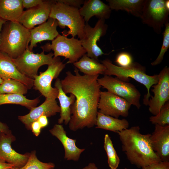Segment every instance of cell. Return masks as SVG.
Returning a JSON list of instances; mask_svg holds the SVG:
<instances>
[{"label":"cell","mask_w":169,"mask_h":169,"mask_svg":"<svg viewBox=\"0 0 169 169\" xmlns=\"http://www.w3.org/2000/svg\"><path fill=\"white\" fill-rule=\"evenodd\" d=\"M79 71L75 67L74 74L67 71L65 78L61 80L64 92L75 97L71 106L72 115L68 124L69 129L74 131L95 125L101 91L97 81L99 75H81Z\"/></svg>","instance_id":"cell-1"},{"label":"cell","mask_w":169,"mask_h":169,"mask_svg":"<svg viewBox=\"0 0 169 169\" xmlns=\"http://www.w3.org/2000/svg\"><path fill=\"white\" fill-rule=\"evenodd\" d=\"M117 133L122 150L131 164L142 168L161 161L152 148L151 134H141L139 126H132Z\"/></svg>","instance_id":"cell-2"},{"label":"cell","mask_w":169,"mask_h":169,"mask_svg":"<svg viewBox=\"0 0 169 169\" xmlns=\"http://www.w3.org/2000/svg\"><path fill=\"white\" fill-rule=\"evenodd\" d=\"M30 41L29 30L18 22L6 21L1 33L0 50L14 59L22 54Z\"/></svg>","instance_id":"cell-3"},{"label":"cell","mask_w":169,"mask_h":169,"mask_svg":"<svg viewBox=\"0 0 169 169\" xmlns=\"http://www.w3.org/2000/svg\"><path fill=\"white\" fill-rule=\"evenodd\" d=\"M102 64L106 68L104 75H114L119 79L127 82H129L130 78L144 85L147 89V93L144 96L143 103L147 105L151 96L150 88L157 83L158 74L152 76L148 75L146 73L145 67L136 62H133L131 65L125 67L116 65L108 59L103 60Z\"/></svg>","instance_id":"cell-4"},{"label":"cell","mask_w":169,"mask_h":169,"mask_svg":"<svg viewBox=\"0 0 169 169\" xmlns=\"http://www.w3.org/2000/svg\"><path fill=\"white\" fill-rule=\"evenodd\" d=\"M49 18L56 19L58 25L62 28L67 27L69 30L64 31L63 35L67 37L77 36L81 40L84 37V28L85 24L83 18L80 15L79 9L55 0L51 8Z\"/></svg>","instance_id":"cell-5"},{"label":"cell","mask_w":169,"mask_h":169,"mask_svg":"<svg viewBox=\"0 0 169 169\" xmlns=\"http://www.w3.org/2000/svg\"><path fill=\"white\" fill-rule=\"evenodd\" d=\"M40 47L44 52L53 51L54 58L62 56L65 59H68L66 64H73L77 62L86 53L80 40L73 37L69 38L60 34L51 43H47Z\"/></svg>","instance_id":"cell-6"},{"label":"cell","mask_w":169,"mask_h":169,"mask_svg":"<svg viewBox=\"0 0 169 169\" xmlns=\"http://www.w3.org/2000/svg\"><path fill=\"white\" fill-rule=\"evenodd\" d=\"M53 57L52 52L45 54L43 51L40 53L35 54L28 47L22 54L13 60L21 73L34 79L38 75V71L40 67L44 65H49L55 61L56 58Z\"/></svg>","instance_id":"cell-7"},{"label":"cell","mask_w":169,"mask_h":169,"mask_svg":"<svg viewBox=\"0 0 169 169\" xmlns=\"http://www.w3.org/2000/svg\"><path fill=\"white\" fill-rule=\"evenodd\" d=\"M97 81L101 86L108 91L124 99L138 109L141 107V94L133 84L107 75L98 78Z\"/></svg>","instance_id":"cell-8"},{"label":"cell","mask_w":169,"mask_h":169,"mask_svg":"<svg viewBox=\"0 0 169 169\" xmlns=\"http://www.w3.org/2000/svg\"><path fill=\"white\" fill-rule=\"evenodd\" d=\"M166 0H146L140 18L142 22L159 34L168 21L169 10L165 5Z\"/></svg>","instance_id":"cell-9"},{"label":"cell","mask_w":169,"mask_h":169,"mask_svg":"<svg viewBox=\"0 0 169 169\" xmlns=\"http://www.w3.org/2000/svg\"><path fill=\"white\" fill-rule=\"evenodd\" d=\"M66 65L61 61L59 57H57L54 63L48 65L45 71L40 72L35 78L33 88L38 90L45 98L56 100L58 91L56 88L52 86L51 83L54 79L58 78Z\"/></svg>","instance_id":"cell-10"},{"label":"cell","mask_w":169,"mask_h":169,"mask_svg":"<svg viewBox=\"0 0 169 169\" xmlns=\"http://www.w3.org/2000/svg\"><path fill=\"white\" fill-rule=\"evenodd\" d=\"M105 20L100 19L94 27L86 23L84 28V37L81 40V45L86 51V55L90 58L98 61L99 56L105 54L97 45L101 37L106 33L107 25Z\"/></svg>","instance_id":"cell-11"},{"label":"cell","mask_w":169,"mask_h":169,"mask_svg":"<svg viewBox=\"0 0 169 169\" xmlns=\"http://www.w3.org/2000/svg\"><path fill=\"white\" fill-rule=\"evenodd\" d=\"M131 105L124 99L108 91H101L98 108L99 112L118 118L129 115Z\"/></svg>","instance_id":"cell-12"},{"label":"cell","mask_w":169,"mask_h":169,"mask_svg":"<svg viewBox=\"0 0 169 169\" xmlns=\"http://www.w3.org/2000/svg\"><path fill=\"white\" fill-rule=\"evenodd\" d=\"M157 83L153 85L151 96L147 105L150 112L153 115H157L161 107L169 100V68L165 66L158 74Z\"/></svg>","instance_id":"cell-13"},{"label":"cell","mask_w":169,"mask_h":169,"mask_svg":"<svg viewBox=\"0 0 169 169\" xmlns=\"http://www.w3.org/2000/svg\"><path fill=\"white\" fill-rule=\"evenodd\" d=\"M55 0H43L33 8L23 11L18 22L29 30L46 22L49 18Z\"/></svg>","instance_id":"cell-14"},{"label":"cell","mask_w":169,"mask_h":169,"mask_svg":"<svg viewBox=\"0 0 169 169\" xmlns=\"http://www.w3.org/2000/svg\"><path fill=\"white\" fill-rule=\"evenodd\" d=\"M15 140L12 132L0 135V160L13 165L18 169L26 164L30 153L21 154L13 149L11 144Z\"/></svg>","instance_id":"cell-15"},{"label":"cell","mask_w":169,"mask_h":169,"mask_svg":"<svg viewBox=\"0 0 169 169\" xmlns=\"http://www.w3.org/2000/svg\"><path fill=\"white\" fill-rule=\"evenodd\" d=\"M152 148L162 161H169V125H155L150 137Z\"/></svg>","instance_id":"cell-16"},{"label":"cell","mask_w":169,"mask_h":169,"mask_svg":"<svg viewBox=\"0 0 169 169\" xmlns=\"http://www.w3.org/2000/svg\"><path fill=\"white\" fill-rule=\"evenodd\" d=\"M60 112V106L56 100L46 98L45 101L40 105L33 108L26 115L19 116L18 119L24 125L26 128L30 130L32 123L37 120L40 116L44 115L47 117H50Z\"/></svg>","instance_id":"cell-17"},{"label":"cell","mask_w":169,"mask_h":169,"mask_svg":"<svg viewBox=\"0 0 169 169\" xmlns=\"http://www.w3.org/2000/svg\"><path fill=\"white\" fill-rule=\"evenodd\" d=\"M58 22L49 18L45 23L29 30L30 41L28 48L31 51L36 47L38 43L44 40L52 41L59 34L57 30Z\"/></svg>","instance_id":"cell-18"},{"label":"cell","mask_w":169,"mask_h":169,"mask_svg":"<svg viewBox=\"0 0 169 169\" xmlns=\"http://www.w3.org/2000/svg\"><path fill=\"white\" fill-rule=\"evenodd\" d=\"M0 77L17 80L25 85L28 89L33 85L34 79L21 73L16 68L13 59L0 50Z\"/></svg>","instance_id":"cell-19"},{"label":"cell","mask_w":169,"mask_h":169,"mask_svg":"<svg viewBox=\"0 0 169 169\" xmlns=\"http://www.w3.org/2000/svg\"><path fill=\"white\" fill-rule=\"evenodd\" d=\"M49 131L62 144L64 149V159L67 161H79L81 154L85 150V149H80L76 146V140L67 136L66 132L62 125H55Z\"/></svg>","instance_id":"cell-20"},{"label":"cell","mask_w":169,"mask_h":169,"mask_svg":"<svg viewBox=\"0 0 169 169\" xmlns=\"http://www.w3.org/2000/svg\"><path fill=\"white\" fill-rule=\"evenodd\" d=\"M83 5L79 11L86 23H88L93 16H95L99 19L105 20L110 17L112 10L108 5L101 0H84Z\"/></svg>","instance_id":"cell-21"},{"label":"cell","mask_w":169,"mask_h":169,"mask_svg":"<svg viewBox=\"0 0 169 169\" xmlns=\"http://www.w3.org/2000/svg\"><path fill=\"white\" fill-rule=\"evenodd\" d=\"M54 86L58 91L57 98L60 109V117L58 120V123L61 124L64 123L66 125L68 124L71 118V106L74 103L75 97L71 94L69 96L66 95L62 90L61 80L59 78L56 79Z\"/></svg>","instance_id":"cell-22"},{"label":"cell","mask_w":169,"mask_h":169,"mask_svg":"<svg viewBox=\"0 0 169 169\" xmlns=\"http://www.w3.org/2000/svg\"><path fill=\"white\" fill-rule=\"evenodd\" d=\"M95 125L96 128L118 133L128 128L129 123L125 119H120L98 111Z\"/></svg>","instance_id":"cell-23"},{"label":"cell","mask_w":169,"mask_h":169,"mask_svg":"<svg viewBox=\"0 0 169 169\" xmlns=\"http://www.w3.org/2000/svg\"><path fill=\"white\" fill-rule=\"evenodd\" d=\"M23 8L22 0H0V18L7 21L18 22Z\"/></svg>","instance_id":"cell-24"},{"label":"cell","mask_w":169,"mask_h":169,"mask_svg":"<svg viewBox=\"0 0 169 169\" xmlns=\"http://www.w3.org/2000/svg\"><path fill=\"white\" fill-rule=\"evenodd\" d=\"M146 0H107L111 10H123L138 18L141 17Z\"/></svg>","instance_id":"cell-25"},{"label":"cell","mask_w":169,"mask_h":169,"mask_svg":"<svg viewBox=\"0 0 169 169\" xmlns=\"http://www.w3.org/2000/svg\"><path fill=\"white\" fill-rule=\"evenodd\" d=\"M75 67L84 75L94 76L104 74L106 68L98 61L88 57L85 54L77 62L73 64Z\"/></svg>","instance_id":"cell-26"},{"label":"cell","mask_w":169,"mask_h":169,"mask_svg":"<svg viewBox=\"0 0 169 169\" xmlns=\"http://www.w3.org/2000/svg\"><path fill=\"white\" fill-rule=\"evenodd\" d=\"M38 98L30 100L23 95L18 94H0V105L5 104L20 105L30 110L39 102Z\"/></svg>","instance_id":"cell-27"},{"label":"cell","mask_w":169,"mask_h":169,"mask_svg":"<svg viewBox=\"0 0 169 169\" xmlns=\"http://www.w3.org/2000/svg\"><path fill=\"white\" fill-rule=\"evenodd\" d=\"M28 87L22 83L15 79H8L3 80L0 85V94H26Z\"/></svg>","instance_id":"cell-28"},{"label":"cell","mask_w":169,"mask_h":169,"mask_svg":"<svg viewBox=\"0 0 169 169\" xmlns=\"http://www.w3.org/2000/svg\"><path fill=\"white\" fill-rule=\"evenodd\" d=\"M104 148L107 154L109 167L111 169H117L120 163V160L108 134H106L105 136Z\"/></svg>","instance_id":"cell-29"},{"label":"cell","mask_w":169,"mask_h":169,"mask_svg":"<svg viewBox=\"0 0 169 169\" xmlns=\"http://www.w3.org/2000/svg\"><path fill=\"white\" fill-rule=\"evenodd\" d=\"M55 164L52 162H44L39 161L36 155L35 151L30 153L29 158L26 164L18 169H53Z\"/></svg>","instance_id":"cell-30"},{"label":"cell","mask_w":169,"mask_h":169,"mask_svg":"<svg viewBox=\"0 0 169 169\" xmlns=\"http://www.w3.org/2000/svg\"><path fill=\"white\" fill-rule=\"evenodd\" d=\"M149 121L155 125H169V101L165 104L157 115L151 116Z\"/></svg>","instance_id":"cell-31"},{"label":"cell","mask_w":169,"mask_h":169,"mask_svg":"<svg viewBox=\"0 0 169 169\" xmlns=\"http://www.w3.org/2000/svg\"><path fill=\"white\" fill-rule=\"evenodd\" d=\"M165 28L163 33V40L160 52L156 59L151 63L154 66L160 64L162 61L164 55L169 47V23L167 21L165 25Z\"/></svg>","instance_id":"cell-32"},{"label":"cell","mask_w":169,"mask_h":169,"mask_svg":"<svg viewBox=\"0 0 169 169\" xmlns=\"http://www.w3.org/2000/svg\"><path fill=\"white\" fill-rule=\"evenodd\" d=\"M115 61L119 66L125 67L130 66L133 63V59L131 54L123 52L120 53L117 55Z\"/></svg>","instance_id":"cell-33"},{"label":"cell","mask_w":169,"mask_h":169,"mask_svg":"<svg viewBox=\"0 0 169 169\" xmlns=\"http://www.w3.org/2000/svg\"><path fill=\"white\" fill-rule=\"evenodd\" d=\"M142 169H169V161H162L150 164Z\"/></svg>","instance_id":"cell-34"},{"label":"cell","mask_w":169,"mask_h":169,"mask_svg":"<svg viewBox=\"0 0 169 169\" xmlns=\"http://www.w3.org/2000/svg\"><path fill=\"white\" fill-rule=\"evenodd\" d=\"M23 8L27 9L35 7L42 3V0H22Z\"/></svg>","instance_id":"cell-35"},{"label":"cell","mask_w":169,"mask_h":169,"mask_svg":"<svg viewBox=\"0 0 169 169\" xmlns=\"http://www.w3.org/2000/svg\"><path fill=\"white\" fill-rule=\"evenodd\" d=\"M64 4L71 7L79 9L81 5L83 4L84 1L82 0H59Z\"/></svg>","instance_id":"cell-36"},{"label":"cell","mask_w":169,"mask_h":169,"mask_svg":"<svg viewBox=\"0 0 169 169\" xmlns=\"http://www.w3.org/2000/svg\"><path fill=\"white\" fill-rule=\"evenodd\" d=\"M42 128L38 120L32 123L31 125V130L33 134L36 136L40 134Z\"/></svg>","instance_id":"cell-37"},{"label":"cell","mask_w":169,"mask_h":169,"mask_svg":"<svg viewBox=\"0 0 169 169\" xmlns=\"http://www.w3.org/2000/svg\"><path fill=\"white\" fill-rule=\"evenodd\" d=\"M37 120L40 124L42 128L46 127L49 123L47 117L45 115H42L40 116Z\"/></svg>","instance_id":"cell-38"},{"label":"cell","mask_w":169,"mask_h":169,"mask_svg":"<svg viewBox=\"0 0 169 169\" xmlns=\"http://www.w3.org/2000/svg\"><path fill=\"white\" fill-rule=\"evenodd\" d=\"M11 132L5 124L0 121V135L3 133L7 134Z\"/></svg>","instance_id":"cell-39"},{"label":"cell","mask_w":169,"mask_h":169,"mask_svg":"<svg viewBox=\"0 0 169 169\" xmlns=\"http://www.w3.org/2000/svg\"><path fill=\"white\" fill-rule=\"evenodd\" d=\"M13 167H14L13 165L0 160V169H9Z\"/></svg>","instance_id":"cell-40"},{"label":"cell","mask_w":169,"mask_h":169,"mask_svg":"<svg viewBox=\"0 0 169 169\" xmlns=\"http://www.w3.org/2000/svg\"><path fill=\"white\" fill-rule=\"evenodd\" d=\"M82 169H98V168L94 163L90 162Z\"/></svg>","instance_id":"cell-41"},{"label":"cell","mask_w":169,"mask_h":169,"mask_svg":"<svg viewBox=\"0 0 169 169\" xmlns=\"http://www.w3.org/2000/svg\"><path fill=\"white\" fill-rule=\"evenodd\" d=\"M6 20L1 18H0V37H1V33L2 31V29L4 24L6 22Z\"/></svg>","instance_id":"cell-42"},{"label":"cell","mask_w":169,"mask_h":169,"mask_svg":"<svg viewBox=\"0 0 169 169\" xmlns=\"http://www.w3.org/2000/svg\"><path fill=\"white\" fill-rule=\"evenodd\" d=\"M3 79L0 77V85L3 83Z\"/></svg>","instance_id":"cell-43"},{"label":"cell","mask_w":169,"mask_h":169,"mask_svg":"<svg viewBox=\"0 0 169 169\" xmlns=\"http://www.w3.org/2000/svg\"><path fill=\"white\" fill-rule=\"evenodd\" d=\"M9 169H18L16 167H13L12 168H10Z\"/></svg>","instance_id":"cell-44"},{"label":"cell","mask_w":169,"mask_h":169,"mask_svg":"<svg viewBox=\"0 0 169 169\" xmlns=\"http://www.w3.org/2000/svg\"><path fill=\"white\" fill-rule=\"evenodd\" d=\"M125 169H128V168H125Z\"/></svg>","instance_id":"cell-45"}]
</instances>
